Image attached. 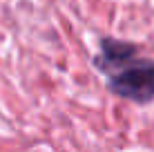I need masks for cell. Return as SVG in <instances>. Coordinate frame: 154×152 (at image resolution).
<instances>
[{
    "instance_id": "cell-1",
    "label": "cell",
    "mask_w": 154,
    "mask_h": 152,
    "mask_svg": "<svg viewBox=\"0 0 154 152\" xmlns=\"http://www.w3.org/2000/svg\"><path fill=\"white\" fill-rule=\"evenodd\" d=\"M112 72L109 87L123 98L147 103L154 98V60H125Z\"/></svg>"
},
{
    "instance_id": "cell-2",
    "label": "cell",
    "mask_w": 154,
    "mask_h": 152,
    "mask_svg": "<svg viewBox=\"0 0 154 152\" xmlns=\"http://www.w3.org/2000/svg\"><path fill=\"white\" fill-rule=\"evenodd\" d=\"M136 56V47L130 43H119V40H105L103 43V58H100V67L105 70H114L116 65L130 60Z\"/></svg>"
}]
</instances>
